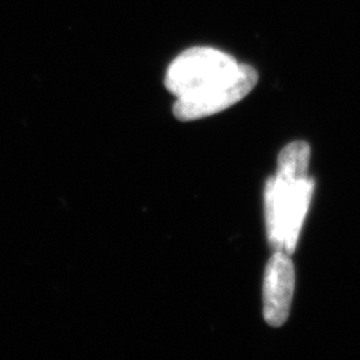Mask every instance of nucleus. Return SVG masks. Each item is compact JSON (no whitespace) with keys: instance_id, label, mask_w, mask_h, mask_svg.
<instances>
[{"instance_id":"obj_3","label":"nucleus","mask_w":360,"mask_h":360,"mask_svg":"<svg viewBox=\"0 0 360 360\" xmlns=\"http://www.w3.org/2000/svg\"><path fill=\"white\" fill-rule=\"evenodd\" d=\"M295 290V269L290 255L275 251L271 257L263 283V315L271 327L287 322Z\"/></svg>"},{"instance_id":"obj_2","label":"nucleus","mask_w":360,"mask_h":360,"mask_svg":"<svg viewBox=\"0 0 360 360\" xmlns=\"http://www.w3.org/2000/svg\"><path fill=\"white\" fill-rule=\"evenodd\" d=\"M315 188L312 178L276 174L266 183L264 205L269 242L274 251L294 254Z\"/></svg>"},{"instance_id":"obj_1","label":"nucleus","mask_w":360,"mask_h":360,"mask_svg":"<svg viewBox=\"0 0 360 360\" xmlns=\"http://www.w3.org/2000/svg\"><path fill=\"white\" fill-rule=\"evenodd\" d=\"M257 83L254 67L210 47L181 52L165 77L167 90L176 96L174 115L181 122L218 114L245 99Z\"/></svg>"}]
</instances>
